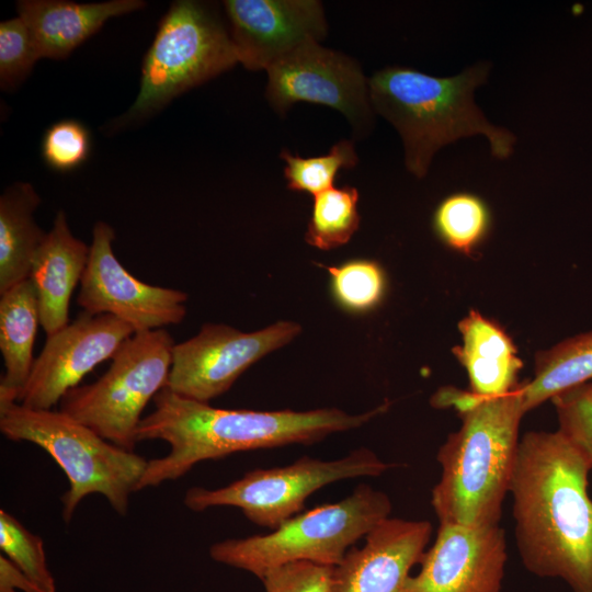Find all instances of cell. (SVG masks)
I'll list each match as a JSON object with an SVG mask.
<instances>
[{
	"label": "cell",
	"mask_w": 592,
	"mask_h": 592,
	"mask_svg": "<svg viewBox=\"0 0 592 592\" xmlns=\"http://www.w3.org/2000/svg\"><path fill=\"white\" fill-rule=\"evenodd\" d=\"M592 468L558 430L520 440L509 492L515 544L525 569L592 592Z\"/></svg>",
	"instance_id": "cell-1"
},
{
	"label": "cell",
	"mask_w": 592,
	"mask_h": 592,
	"mask_svg": "<svg viewBox=\"0 0 592 592\" xmlns=\"http://www.w3.org/2000/svg\"><path fill=\"white\" fill-rule=\"evenodd\" d=\"M301 331L278 321L246 333L223 323H205L193 338L175 343L167 388L184 398L207 402L230 389L264 355L284 346Z\"/></svg>",
	"instance_id": "cell-10"
},
{
	"label": "cell",
	"mask_w": 592,
	"mask_h": 592,
	"mask_svg": "<svg viewBox=\"0 0 592 592\" xmlns=\"http://www.w3.org/2000/svg\"><path fill=\"white\" fill-rule=\"evenodd\" d=\"M321 266L330 275L333 297L345 310L365 312L380 303L386 277L376 261L355 259L337 266Z\"/></svg>",
	"instance_id": "cell-25"
},
{
	"label": "cell",
	"mask_w": 592,
	"mask_h": 592,
	"mask_svg": "<svg viewBox=\"0 0 592 592\" xmlns=\"http://www.w3.org/2000/svg\"><path fill=\"white\" fill-rule=\"evenodd\" d=\"M89 253L90 247L71 234L66 214L59 210L53 228L35 252L30 273L37 294L39 323L46 337L70 322V298L81 282Z\"/></svg>",
	"instance_id": "cell-17"
},
{
	"label": "cell",
	"mask_w": 592,
	"mask_h": 592,
	"mask_svg": "<svg viewBox=\"0 0 592 592\" xmlns=\"http://www.w3.org/2000/svg\"><path fill=\"white\" fill-rule=\"evenodd\" d=\"M357 202L358 192L351 186H332L315 195L306 242L321 250L349 242L360 225Z\"/></svg>",
	"instance_id": "cell-23"
},
{
	"label": "cell",
	"mask_w": 592,
	"mask_h": 592,
	"mask_svg": "<svg viewBox=\"0 0 592 592\" xmlns=\"http://www.w3.org/2000/svg\"><path fill=\"white\" fill-rule=\"evenodd\" d=\"M237 62L230 33L207 4L172 2L145 55L139 93L111 128L119 129L152 115L173 98Z\"/></svg>",
	"instance_id": "cell-7"
},
{
	"label": "cell",
	"mask_w": 592,
	"mask_h": 592,
	"mask_svg": "<svg viewBox=\"0 0 592 592\" xmlns=\"http://www.w3.org/2000/svg\"><path fill=\"white\" fill-rule=\"evenodd\" d=\"M394 466L366 447L333 460L301 456L286 466L250 470L221 488L192 487L183 501L195 512L217 506L237 508L253 524L272 531L300 513L308 497L325 486L344 479L376 477Z\"/></svg>",
	"instance_id": "cell-9"
},
{
	"label": "cell",
	"mask_w": 592,
	"mask_h": 592,
	"mask_svg": "<svg viewBox=\"0 0 592 592\" xmlns=\"http://www.w3.org/2000/svg\"><path fill=\"white\" fill-rule=\"evenodd\" d=\"M38 325L37 294L31 278L0 294V351L4 364L0 402L18 401L30 377Z\"/></svg>",
	"instance_id": "cell-20"
},
{
	"label": "cell",
	"mask_w": 592,
	"mask_h": 592,
	"mask_svg": "<svg viewBox=\"0 0 592 592\" xmlns=\"http://www.w3.org/2000/svg\"><path fill=\"white\" fill-rule=\"evenodd\" d=\"M429 521L387 517L334 567V592H411V570L431 539Z\"/></svg>",
	"instance_id": "cell-16"
},
{
	"label": "cell",
	"mask_w": 592,
	"mask_h": 592,
	"mask_svg": "<svg viewBox=\"0 0 592 592\" xmlns=\"http://www.w3.org/2000/svg\"><path fill=\"white\" fill-rule=\"evenodd\" d=\"M0 549L38 588L56 592L43 539L4 510H0Z\"/></svg>",
	"instance_id": "cell-27"
},
{
	"label": "cell",
	"mask_w": 592,
	"mask_h": 592,
	"mask_svg": "<svg viewBox=\"0 0 592 592\" xmlns=\"http://www.w3.org/2000/svg\"><path fill=\"white\" fill-rule=\"evenodd\" d=\"M175 342L166 329L136 332L94 383L70 389L62 412L106 441L134 452L141 412L167 386Z\"/></svg>",
	"instance_id": "cell-8"
},
{
	"label": "cell",
	"mask_w": 592,
	"mask_h": 592,
	"mask_svg": "<svg viewBox=\"0 0 592 592\" xmlns=\"http://www.w3.org/2000/svg\"><path fill=\"white\" fill-rule=\"evenodd\" d=\"M91 137L88 128L76 119H61L49 126L42 139V157L59 172L80 167L89 157Z\"/></svg>",
	"instance_id": "cell-30"
},
{
	"label": "cell",
	"mask_w": 592,
	"mask_h": 592,
	"mask_svg": "<svg viewBox=\"0 0 592 592\" xmlns=\"http://www.w3.org/2000/svg\"><path fill=\"white\" fill-rule=\"evenodd\" d=\"M448 406L458 411L462 425L436 453L442 474L431 492L433 510L440 524L500 525L526 413L522 399L516 388L496 398L456 389Z\"/></svg>",
	"instance_id": "cell-3"
},
{
	"label": "cell",
	"mask_w": 592,
	"mask_h": 592,
	"mask_svg": "<svg viewBox=\"0 0 592 592\" xmlns=\"http://www.w3.org/2000/svg\"><path fill=\"white\" fill-rule=\"evenodd\" d=\"M114 239L111 225L98 221L93 226L77 304L86 312L109 314L123 320L135 333L180 323L186 315L187 294L132 275L113 252Z\"/></svg>",
	"instance_id": "cell-11"
},
{
	"label": "cell",
	"mask_w": 592,
	"mask_h": 592,
	"mask_svg": "<svg viewBox=\"0 0 592 592\" xmlns=\"http://www.w3.org/2000/svg\"><path fill=\"white\" fill-rule=\"evenodd\" d=\"M334 567L309 561L287 563L261 579L265 592H334Z\"/></svg>",
	"instance_id": "cell-31"
},
{
	"label": "cell",
	"mask_w": 592,
	"mask_h": 592,
	"mask_svg": "<svg viewBox=\"0 0 592 592\" xmlns=\"http://www.w3.org/2000/svg\"><path fill=\"white\" fill-rule=\"evenodd\" d=\"M0 431L9 440L33 443L46 451L69 481L62 494V519H72L89 494H102L126 515L130 494L148 460L116 446L61 410L31 409L18 401L0 402Z\"/></svg>",
	"instance_id": "cell-5"
},
{
	"label": "cell",
	"mask_w": 592,
	"mask_h": 592,
	"mask_svg": "<svg viewBox=\"0 0 592 592\" xmlns=\"http://www.w3.org/2000/svg\"><path fill=\"white\" fill-rule=\"evenodd\" d=\"M141 0L76 3L61 0L18 1L39 58L62 59L111 18L141 9Z\"/></svg>",
	"instance_id": "cell-18"
},
{
	"label": "cell",
	"mask_w": 592,
	"mask_h": 592,
	"mask_svg": "<svg viewBox=\"0 0 592 592\" xmlns=\"http://www.w3.org/2000/svg\"><path fill=\"white\" fill-rule=\"evenodd\" d=\"M489 70V64L479 62L447 78L399 66L373 75L371 104L399 132L409 172L422 178L441 147L478 134L488 139L492 156H511L515 136L488 122L474 102V91L486 82Z\"/></svg>",
	"instance_id": "cell-4"
},
{
	"label": "cell",
	"mask_w": 592,
	"mask_h": 592,
	"mask_svg": "<svg viewBox=\"0 0 592 592\" xmlns=\"http://www.w3.org/2000/svg\"><path fill=\"white\" fill-rule=\"evenodd\" d=\"M508 560L503 528L440 524L411 592H500Z\"/></svg>",
	"instance_id": "cell-14"
},
{
	"label": "cell",
	"mask_w": 592,
	"mask_h": 592,
	"mask_svg": "<svg viewBox=\"0 0 592 592\" xmlns=\"http://www.w3.org/2000/svg\"><path fill=\"white\" fill-rule=\"evenodd\" d=\"M490 214L485 202L470 193H455L445 197L433 217L434 230L449 248L470 253L485 238Z\"/></svg>",
	"instance_id": "cell-24"
},
{
	"label": "cell",
	"mask_w": 592,
	"mask_h": 592,
	"mask_svg": "<svg viewBox=\"0 0 592 592\" xmlns=\"http://www.w3.org/2000/svg\"><path fill=\"white\" fill-rule=\"evenodd\" d=\"M31 33L19 16L0 23V83L12 90L31 72L38 60Z\"/></svg>",
	"instance_id": "cell-29"
},
{
	"label": "cell",
	"mask_w": 592,
	"mask_h": 592,
	"mask_svg": "<svg viewBox=\"0 0 592 592\" xmlns=\"http://www.w3.org/2000/svg\"><path fill=\"white\" fill-rule=\"evenodd\" d=\"M20 569L5 556L0 555V592H18Z\"/></svg>",
	"instance_id": "cell-32"
},
{
	"label": "cell",
	"mask_w": 592,
	"mask_h": 592,
	"mask_svg": "<svg viewBox=\"0 0 592 592\" xmlns=\"http://www.w3.org/2000/svg\"><path fill=\"white\" fill-rule=\"evenodd\" d=\"M592 382V331L568 338L536 355L534 376L516 387L525 412Z\"/></svg>",
	"instance_id": "cell-22"
},
{
	"label": "cell",
	"mask_w": 592,
	"mask_h": 592,
	"mask_svg": "<svg viewBox=\"0 0 592 592\" xmlns=\"http://www.w3.org/2000/svg\"><path fill=\"white\" fill-rule=\"evenodd\" d=\"M551 402L558 417V431L592 468V382L555 396Z\"/></svg>",
	"instance_id": "cell-28"
},
{
	"label": "cell",
	"mask_w": 592,
	"mask_h": 592,
	"mask_svg": "<svg viewBox=\"0 0 592 592\" xmlns=\"http://www.w3.org/2000/svg\"><path fill=\"white\" fill-rule=\"evenodd\" d=\"M155 409L144 417L137 440H161L170 451L148 460L137 491L174 481L196 464L239 452L309 445L328 435L357 429L384 413L389 402L361 414L338 408L308 411L221 409L184 398L164 387L153 398Z\"/></svg>",
	"instance_id": "cell-2"
},
{
	"label": "cell",
	"mask_w": 592,
	"mask_h": 592,
	"mask_svg": "<svg viewBox=\"0 0 592 592\" xmlns=\"http://www.w3.org/2000/svg\"><path fill=\"white\" fill-rule=\"evenodd\" d=\"M134 333L128 323L112 315L81 312L46 338L18 402L31 409H53L88 373L112 360Z\"/></svg>",
	"instance_id": "cell-13"
},
{
	"label": "cell",
	"mask_w": 592,
	"mask_h": 592,
	"mask_svg": "<svg viewBox=\"0 0 592 592\" xmlns=\"http://www.w3.org/2000/svg\"><path fill=\"white\" fill-rule=\"evenodd\" d=\"M238 61L267 69L327 34L322 4L315 0H227L224 2Z\"/></svg>",
	"instance_id": "cell-15"
},
{
	"label": "cell",
	"mask_w": 592,
	"mask_h": 592,
	"mask_svg": "<svg viewBox=\"0 0 592 592\" xmlns=\"http://www.w3.org/2000/svg\"><path fill=\"white\" fill-rule=\"evenodd\" d=\"M41 197L33 185L16 182L0 197V294L30 278L36 250L46 232L34 212Z\"/></svg>",
	"instance_id": "cell-21"
},
{
	"label": "cell",
	"mask_w": 592,
	"mask_h": 592,
	"mask_svg": "<svg viewBox=\"0 0 592 592\" xmlns=\"http://www.w3.org/2000/svg\"><path fill=\"white\" fill-rule=\"evenodd\" d=\"M280 156L286 163L284 175L288 189L314 196L332 187L341 169L353 168L357 163L354 146L349 140L337 143L320 157L301 158L288 150H283Z\"/></svg>",
	"instance_id": "cell-26"
},
{
	"label": "cell",
	"mask_w": 592,
	"mask_h": 592,
	"mask_svg": "<svg viewBox=\"0 0 592 592\" xmlns=\"http://www.w3.org/2000/svg\"><path fill=\"white\" fill-rule=\"evenodd\" d=\"M266 71V96L277 112L309 102L340 111L360 133L371 127L368 82L356 61L342 53L311 42Z\"/></svg>",
	"instance_id": "cell-12"
},
{
	"label": "cell",
	"mask_w": 592,
	"mask_h": 592,
	"mask_svg": "<svg viewBox=\"0 0 592 592\" xmlns=\"http://www.w3.org/2000/svg\"><path fill=\"white\" fill-rule=\"evenodd\" d=\"M458 328L462 344L454 348V354L467 372L468 390L479 398L514 391L523 363L505 331L476 310H471Z\"/></svg>",
	"instance_id": "cell-19"
},
{
	"label": "cell",
	"mask_w": 592,
	"mask_h": 592,
	"mask_svg": "<svg viewBox=\"0 0 592 592\" xmlns=\"http://www.w3.org/2000/svg\"><path fill=\"white\" fill-rule=\"evenodd\" d=\"M391 510L384 491L361 483L342 500L300 512L267 534L214 543L209 556L260 580L267 571L297 561L335 567Z\"/></svg>",
	"instance_id": "cell-6"
}]
</instances>
